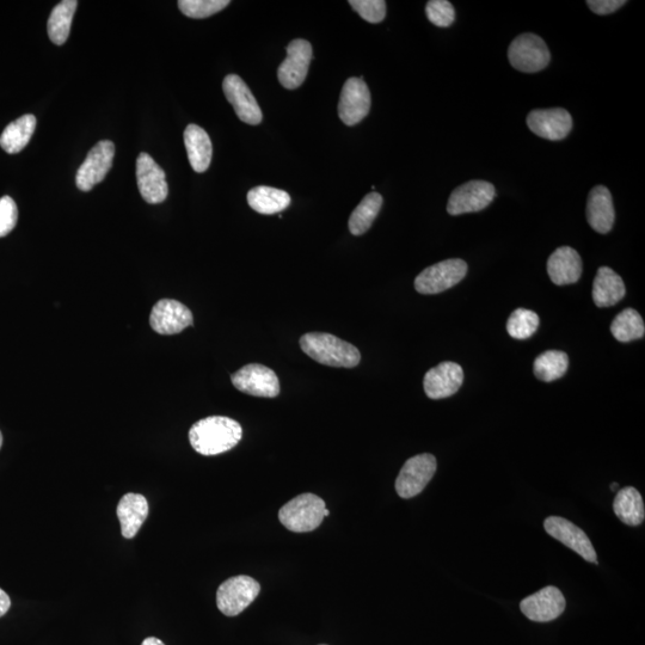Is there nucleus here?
<instances>
[{"instance_id": "obj_1", "label": "nucleus", "mask_w": 645, "mask_h": 645, "mask_svg": "<svg viewBox=\"0 0 645 645\" xmlns=\"http://www.w3.org/2000/svg\"><path fill=\"white\" fill-rule=\"evenodd\" d=\"M242 426L230 417L210 416L189 430L190 445L202 456H218L232 450L242 440Z\"/></svg>"}, {"instance_id": "obj_2", "label": "nucleus", "mask_w": 645, "mask_h": 645, "mask_svg": "<svg viewBox=\"0 0 645 645\" xmlns=\"http://www.w3.org/2000/svg\"><path fill=\"white\" fill-rule=\"evenodd\" d=\"M300 347L311 359L325 366L353 368L361 360L358 348L331 334H306L300 339Z\"/></svg>"}, {"instance_id": "obj_3", "label": "nucleus", "mask_w": 645, "mask_h": 645, "mask_svg": "<svg viewBox=\"0 0 645 645\" xmlns=\"http://www.w3.org/2000/svg\"><path fill=\"white\" fill-rule=\"evenodd\" d=\"M325 508L327 507L321 497L303 494L280 509L279 519L292 532H312L322 525Z\"/></svg>"}, {"instance_id": "obj_4", "label": "nucleus", "mask_w": 645, "mask_h": 645, "mask_svg": "<svg viewBox=\"0 0 645 645\" xmlns=\"http://www.w3.org/2000/svg\"><path fill=\"white\" fill-rule=\"evenodd\" d=\"M261 592L260 583L253 577L239 575L221 583L217 606L227 617H236L253 604Z\"/></svg>"}, {"instance_id": "obj_5", "label": "nucleus", "mask_w": 645, "mask_h": 645, "mask_svg": "<svg viewBox=\"0 0 645 645\" xmlns=\"http://www.w3.org/2000/svg\"><path fill=\"white\" fill-rule=\"evenodd\" d=\"M509 63L515 70L536 73L548 67L551 54L545 41L536 34H521L509 46Z\"/></svg>"}, {"instance_id": "obj_6", "label": "nucleus", "mask_w": 645, "mask_h": 645, "mask_svg": "<svg viewBox=\"0 0 645 645\" xmlns=\"http://www.w3.org/2000/svg\"><path fill=\"white\" fill-rule=\"evenodd\" d=\"M468 274V264L459 258L446 260L423 270L415 279L416 291L421 294H439L459 284Z\"/></svg>"}, {"instance_id": "obj_7", "label": "nucleus", "mask_w": 645, "mask_h": 645, "mask_svg": "<svg viewBox=\"0 0 645 645\" xmlns=\"http://www.w3.org/2000/svg\"><path fill=\"white\" fill-rule=\"evenodd\" d=\"M433 454H419L407 460L396 479V491L402 499H413L422 493L436 472Z\"/></svg>"}, {"instance_id": "obj_8", "label": "nucleus", "mask_w": 645, "mask_h": 645, "mask_svg": "<svg viewBox=\"0 0 645 645\" xmlns=\"http://www.w3.org/2000/svg\"><path fill=\"white\" fill-rule=\"evenodd\" d=\"M115 145L113 141L102 140L92 147L81 168L77 171L76 184L82 192H90L106 178L113 167Z\"/></svg>"}, {"instance_id": "obj_9", "label": "nucleus", "mask_w": 645, "mask_h": 645, "mask_svg": "<svg viewBox=\"0 0 645 645\" xmlns=\"http://www.w3.org/2000/svg\"><path fill=\"white\" fill-rule=\"evenodd\" d=\"M496 190L487 181H470L453 190L447 204L451 215L481 212L494 201Z\"/></svg>"}, {"instance_id": "obj_10", "label": "nucleus", "mask_w": 645, "mask_h": 645, "mask_svg": "<svg viewBox=\"0 0 645 645\" xmlns=\"http://www.w3.org/2000/svg\"><path fill=\"white\" fill-rule=\"evenodd\" d=\"M231 380L238 391L250 396L274 398L280 393L278 376L273 370L263 365L244 366L232 374Z\"/></svg>"}, {"instance_id": "obj_11", "label": "nucleus", "mask_w": 645, "mask_h": 645, "mask_svg": "<svg viewBox=\"0 0 645 645\" xmlns=\"http://www.w3.org/2000/svg\"><path fill=\"white\" fill-rule=\"evenodd\" d=\"M371 91L362 78H349L343 85L339 103V116L344 125L355 126L371 110Z\"/></svg>"}, {"instance_id": "obj_12", "label": "nucleus", "mask_w": 645, "mask_h": 645, "mask_svg": "<svg viewBox=\"0 0 645 645\" xmlns=\"http://www.w3.org/2000/svg\"><path fill=\"white\" fill-rule=\"evenodd\" d=\"M544 528L552 538L576 552L587 562L598 564L597 552H595L591 539L573 522L559 518V516H550L544 521Z\"/></svg>"}, {"instance_id": "obj_13", "label": "nucleus", "mask_w": 645, "mask_h": 645, "mask_svg": "<svg viewBox=\"0 0 645 645\" xmlns=\"http://www.w3.org/2000/svg\"><path fill=\"white\" fill-rule=\"evenodd\" d=\"M312 58V46L309 41H292L287 47V58L278 70L280 84L288 90L298 89L305 82Z\"/></svg>"}, {"instance_id": "obj_14", "label": "nucleus", "mask_w": 645, "mask_h": 645, "mask_svg": "<svg viewBox=\"0 0 645 645\" xmlns=\"http://www.w3.org/2000/svg\"><path fill=\"white\" fill-rule=\"evenodd\" d=\"M137 182L139 192L147 204L158 205L167 200V175L147 153H140L137 159Z\"/></svg>"}, {"instance_id": "obj_15", "label": "nucleus", "mask_w": 645, "mask_h": 645, "mask_svg": "<svg viewBox=\"0 0 645 645\" xmlns=\"http://www.w3.org/2000/svg\"><path fill=\"white\" fill-rule=\"evenodd\" d=\"M193 321L192 311L180 301L172 299L159 300L153 306L150 317L151 328L161 335L180 334L192 327Z\"/></svg>"}, {"instance_id": "obj_16", "label": "nucleus", "mask_w": 645, "mask_h": 645, "mask_svg": "<svg viewBox=\"0 0 645 645\" xmlns=\"http://www.w3.org/2000/svg\"><path fill=\"white\" fill-rule=\"evenodd\" d=\"M223 90L227 101L231 103L239 120L245 124L260 125L263 119L262 110L247 83L237 75L226 76Z\"/></svg>"}, {"instance_id": "obj_17", "label": "nucleus", "mask_w": 645, "mask_h": 645, "mask_svg": "<svg viewBox=\"0 0 645 645\" xmlns=\"http://www.w3.org/2000/svg\"><path fill=\"white\" fill-rule=\"evenodd\" d=\"M567 602L557 587L549 586L521 601L520 610L537 623H548L557 619L565 610Z\"/></svg>"}, {"instance_id": "obj_18", "label": "nucleus", "mask_w": 645, "mask_h": 645, "mask_svg": "<svg viewBox=\"0 0 645 645\" xmlns=\"http://www.w3.org/2000/svg\"><path fill=\"white\" fill-rule=\"evenodd\" d=\"M527 126L540 138L558 141L568 137L573 118L562 108L537 109L528 114Z\"/></svg>"}, {"instance_id": "obj_19", "label": "nucleus", "mask_w": 645, "mask_h": 645, "mask_svg": "<svg viewBox=\"0 0 645 645\" xmlns=\"http://www.w3.org/2000/svg\"><path fill=\"white\" fill-rule=\"evenodd\" d=\"M463 382V368L456 362L445 361L426 373L423 387L430 399H444L457 393Z\"/></svg>"}, {"instance_id": "obj_20", "label": "nucleus", "mask_w": 645, "mask_h": 645, "mask_svg": "<svg viewBox=\"0 0 645 645\" xmlns=\"http://www.w3.org/2000/svg\"><path fill=\"white\" fill-rule=\"evenodd\" d=\"M613 200L610 190L597 186L591 190L587 201V220L594 231L606 235L614 224Z\"/></svg>"}, {"instance_id": "obj_21", "label": "nucleus", "mask_w": 645, "mask_h": 645, "mask_svg": "<svg viewBox=\"0 0 645 645\" xmlns=\"http://www.w3.org/2000/svg\"><path fill=\"white\" fill-rule=\"evenodd\" d=\"M548 273L557 286L576 284L582 275V260L570 247L558 248L548 261Z\"/></svg>"}, {"instance_id": "obj_22", "label": "nucleus", "mask_w": 645, "mask_h": 645, "mask_svg": "<svg viewBox=\"0 0 645 645\" xmlns=\"http://www.w3.org/2000/svg\"><path fill=\"white\" fill-rule=\"evenodd\" d=\"M116 512H118L122 536L132 539L137 536L149 516V502L143 495L129 493L122 497Z\"/></svg>"}, {"instance_id": "obj_23", "label": "nucleus", "mask_w": 645, "mask_h": 645, "mask_svg": "<svg viewBox=\"0 0 645 645\" xmlns=\"http://www.w3.org/2000/svg\"><path fill=\"white\" fill-rule=\"evenodd\" d=\"M184 145H186L190 165L195 172H205L210 168L213 146L210 135L205 129L196 125H189L184 131Z\"/></svg>"}, {"instance_id": "obj_24", "label": "nucleus", "mask_w": 645, "mask_h": 645, "mask_svg": "<svg viewBox=\"0 0 645 645\" xmlns=\"http://www.w3.org/2000/svg\"><path fill=\"white\" fill-rule=\"evenodd\" d=\"M625 285L620 276L611 268L601 267L593 284V300L598 307H610L625 297Z\"/></svg>"}, {"instance_id": "obj_25", "label": "nucleus", "mask_w": 645, "mask_h": 645, "mask_svg": "<svg viewBox=\"0 0 645 645\" xmlns=\"http://www.w3.org/2000/svg\"><path fill=\"white\" fill-rule=\"evenodd\" d=\"M36 128V118L32 114L23 115L22 118L11 122L4 129L0 137V146L10 155H16L26 149L30 139H32Z\"/></svg>"}, {"instance_id": "obj_26", "label": "nucleus", "mask_w": 645, "mask_h": 645, "mask_svg": "<svg viewBox=\"0 0 645 645\" xmlns=\"http://www.w3.org/2000/svg\"><path fill=\"white\" fill-rule=\"evenodd\" d=\"M614 513L628 526H640L645 518L644 502L634 487L620 489L613 503Z\"/></svg>"}, {"instance_id": "obj_27", "label": "nucleus", "mask_w": 645, "mask_h": 645, "mask_svg": "<svg viewBox=\"0 0 645 645\" xmlns=\"http://www.w3.org/2000/svg\"><path fill=\"white\" fill-rule=\"evenodd\" d=\"M249 206L264 215L285 211L291 205V196L285 190L272 187H256L248 193Z\"/></svg>"}, {"instance_id": "obj_28", "label": "nucleus", "mask_w": 645, "mask_h": 645, "mask_svg": "<svg viewBox=\"0 0 645 645\" xmlns=\"http://www.w3.org/2000/svg\"><path fill=\"white\" fill-rule=\"evenodd\" d=\"M77 6L78 2L76 0H64V2L55 6L51 16H49L47 24L48 36L55 45L63 46L69 39Z\"/></svg>"}, {"instance_id": "obj_29", "label": "nucleus", "mask_w": 645, "mask_h": 645, "mask_svg": "<svg viewBox=\"0 0 645 645\" xmlns=\"http://www.w3.org/2000/svg\"><path fill=\"white\" fill-rule=\"evenodd\" d=\"M383 206V196L378 193H371L365 196L360 205L355 208L349 218V231L354 236L364 235L371 229L373 221L376 220Z\"/></svg>"}, {"instance_id": "obj_30", "label": "nucleus", "mask_w": 645, "mask_h": 645, "mask_svg": "<svg viewBox=\"0 0 645 645\" xmlns=\"http://www.w3.org/2000/svg\"><path fill=\"white\" fill-rule=\"evenodd\" d=\"M569 367L568 355L561 350H548L534 360L533 371L542 382L551 383L561 379Z\"/></svg>"}, {"instance_id": "obj_31", "label": "nucleus", "mask_w": 645, "mask_h": 645, "mask_svg": "<svg viewBox=\"0 0 645 645\" xmlns=\"http://www.w3.org/2000/svg\"><path fill=\"white\" fill-rule=\"evenodd\" d=\"M611 333L614 339L623 343L643 339L645 325L642 316L634 309L620 312L612 322Z\"/></svg>"}, {"instance_id": "obj_32", "label": "nucleus", "mask_w": 645, "mask_h": 645, "mask_svg": "<svg viewBox=\"0 0 645 645\" xmlns=\"http://www.w3.org/2000/svg\"><path fill=\"white\" fill-rule=\"evenodd\" d=\"M539 327V317L536 312L526 309L515 310L507 322L508 334L515 340L530 339Z\"/></svg>"}, {"instance_id": "obj_33", "label": "nucleus", "mask_w": 645, "mask_h": 645, "mask_svg": "<svg viewBox=\"0 0 645 645\" xmlns=\"http://www.w3.org/2000/svg\"><path fill=\"white\" fill-rule=\"evenodd\" d=\"M229 5V0H180L178 2V8L182 14L195 20L218 14Z\"/></svg>"}, {"instance_id": "obj_34", "label": "nucleus", "mask_w": 645, "mask_h": 645, "mask_svg": "<svg viewBox=\"0 0 645 645\" xmlns=\"http://www.w3.org/2000/svg\"><path fill=\"white\" fill-rule=\"evenodd\" d=\"M428 20L436 27L447 28L456 20V10L447 0H430L426 6Z\"/></svg>"}, {"instance_id": "obj_35", "label": "nucleus", "mask_w": 645, "mask_h": 645, "mask_svg": "<svg viewBox=\"0 0 645 645\" xmlns=\"http://www.w3.org/2000/svg\"><path fill=\"white\" fill-rule=\"evenodd\" d=\"M349 5L368 23L383 22L386 16L384 0H350Z\"/></svg>"}, {"instance_id": "obj_36", "label": "nucleus", "mask_w": 645, "mask_h": 645, "mask_svg": "<svg viewBox=\"0 0 645 645\" xmlns=\"http://www.w3.org/2000/svg\"><path fill=\"white\" fill-rule=\"evenodd\" d=\"M18 219L16 202L10 196L0 199V238L8 236L15 229Z\"/></svg>"}, {"instance_id": "obj_37", "label": "nucleus", "mask_w": 645, "mask_h": 645, "mask_svg": "<svg viewBox=\"0 0 645 645\" xmlns=\"http://www.w3.org/2000/svg\"><path fill=\"white\" fill-rule=\"evenodd\" d=\"M626 3L628 2H625V0H588L587 5L594 14L608 15L623 8Z\"/></svg>"}, {"instance_id": "obj_38", "label": "nucleus", "mask_w": 645, "mask_h": 645, "mask_svg": "<svg viewBox=\"0 0 645 645\" xmlns=\"http://www.w3.org/2000/svg\"><path fill=\"white\" fill-rule=\"evenodd\" d=\"M11 600L8 594H6L2 588H0V618L5 616L6 613L10 610Z\"/></svg>"}, {"instance_id": "obj_39", "label": "nucleus", "mask_w": 645, "mask_h": 645, "mask_svg": "<svg viewBox=\"0 0 645 645\" xmlns=\"http://www.w3.org/2000/svg\"><path fill=\"white\" fill-rule=\"evenodd\" d=\"M141 645H165L161 640H158L156 637H149L141 643Z\"/></svg>"}, {"instance_id": "obj_40", "label": "nucleus", "mask_w": 645, "mask_h": 645, "mask_svg": "<svg viewBox=\"0 0 645 645\" xmlns=\"http://www.w3.org/2000/svg\"><path fill=\"white\" fill-rule=\"evenodd\" d=\"M3 446V434L0 432V448Z\"/></svg>"}, {"instance_id": "obj_41", "label": "nucleus", "mask_w": 645, "mask_h": 645, "mask_svg": "<svg viewBox=\"0 0 645 645\" xmlns=\"http://www.w3.org/2000/svg\"><path fill=\"white\" fill-rule=\"evenodd\" d=\"M617 487H618V484H617V483H613V485H611V490H613V491H614V490H616V489H617Z\"/></svg>"}, {"instance_id": "obj_42", "label": "nucleus", "mask_w": 645, "mask_h": 645, "mask_svg": "<svg viewBox=\"0 0 645 645\" xmlns=\"http://www.w3.org/2000/svg\"><path fill=\"white\" fill-rule=\"evenodd\" d=\"M329 514H330L329 509L325 508L324 516H329Z\"/></svg>"}]
</instances>
